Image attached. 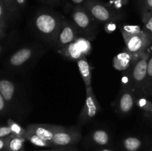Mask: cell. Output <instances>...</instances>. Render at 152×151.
Returning a JSON list of instances; mask_svg holds the SVG:
<instances>
[{
	"label": "cell",
	"instance_id": "obj_21",
	"mask_svg": "<svg viewBox=\"0 0 152 151\" xmlns=\"http://www.w3.org/2000/svg\"><path fill=\"white\" fill-rule=\"evenodd\" d=\"M75 41L83 55L88 56V55L90 54L91 52V41H89L88 38H85V37L80 36Z\"/></svg>",
	"mask_w": 152,
	"mask_h": 151
},
{
	"label": "cell",
	"instance_id": "obj_11",
	"mask_svg": "<svg viewBox=\"0 0 152 151\" xmlns=\"http://www.w3.org/2000/svg\"><path fill=\"white\" fill-rule=\"evenodd\" d=\"M79 36L80 33L78 30L77 29L72 21H70L63 17L57 42L54 49L57 51L58 50L65 47L67 44L76 41Z\"/></svg>",
	"mask_w": 152,
	"mask_h": 151
},
{
	"label": "cell",
	"instance_id": "obj_33",
	"mask_svg": "<svg viewBox=\"0 0 152 151\" xmlns=\"http://www.w3.org/2000/svg\"><path fill=\"white\" fill-rule=\"evenodd\" d=\"M16 4H18L19 7L21 8H24L25 7V4H26V0H16Z\"/></svg>",
	"mask_w": 152,
	"mask_h": 151
},
{
	"label": "cell",
	"instance_id": "obj_29",
	"mask_svg": "<svg viewBox=\"0 0 152 151\" xmlns=\"http://www.w3.org/2000/svg\"><path fill=\"white\" fill-rule=\"evenodd\" d=\"M11 136L0 138V151H8V142Z\"/></svg>",
	"mask_w": 152,
	"mask_h": 151
},
{
	"label": "cell",
	"instance_id": "obj_28",
	"mask_svg": "<svg viewBox=\"0 0 152 151\" xmlns=\"http://www.w3.org/2000/svg\"><path fill=\"white\" fill-rule=\"evenodd\" d=\"M144 23V30L152 38V16L145 20Z\"/></svg>",
	"mask_w": 152,
	"mask_h": 151
},
{
	"label": "cell",
	"instance_id": "obj_12",
	"mask_svg": "<svg viewBox=\"0 0 152 151\" xmlns=\"http://www.w3.org/2000/svg\"><path fill=\"white\" fill-rule=\"evenodd\" d=\"M62 127L63 126L39 123V124H29L25 129L26 131L34 133L45 140L51 142L55 133H57Z\"/></svg>",
	"mask_w": 152,
	"mask_h": 151
},
{
	"label": "cell",
	"instance_id": "obj_15",
	"mask_svg": "<svg viewBox=\"0 0 152 151\" xmlns=\"http://www.w3.org/2000/svg\"><path fill=\"white\" fill-rule=\"evenodd\" d=\"M79 71L80 73L82 78L86 85V88L91 87V69L90 65L87 60L86 56L83 55L80 59L77 61Z\"/></svg>",
	"mask_w": 152,
	"mask_h": 151
},
{
	"label": "cell",
	"instance_id": "obj_36",
	"mask_svg": "<svg viewBox=\"0 0 152 151\" xmlns=\"http://www.w3.org/2000/svg\"><path fill=\"white\" fill-rule=\"evenodd\" d=\"M7 46V44H5V43H1L0 42V54H1V53L4 52V50H5L6 47Z\"/></svg>",
	"mask_w": 152,
	"mask_h": 151
},
{
	"label": "cell",
	"instance_id": "obj_20",
	"mask_svg": "<svg viewBox=\"0 0 152 151\" xmlns=\"http://www.w3.org/2000/svg\"><path fill=\"white\" fill-rule=\"evenodd\" d=\"M142 95L151 96L152 95V52L150 53L148 60V68H147V76L144 85Z\"/></svg>",
	"mask_w": 152,
	"mask_h": 151
},
{
	"label": "cell",
	"instance_id": "obj_37",
	"mask_svg": "<svg viewBox=\"0 0 152 151\" xmlns=\"http://www.w3.org/2000/svg\"><path fill=\"white\" fill-rule=\"evenodd\" d=\"M96 151H113V150H111L110 149H108V148L101 147V148H99Z\"/></svg>",
	"mask_w": 152,
	"mask_h": 151
},
{
	"label": "cell",
	"instance_id": "obj_14",
	"mask_svg": "<svg viewBox=\"0 0 152 151\" xmlns=\"http://www.w3.org/2000/svg\"><path fill=\"white\" fill-rule=\"evenodd\" d=\"M137 56H134L126 50L121 52L114 59V66L118 70H126Z\"/></svg>",
	"mask_w": 152,
	"mask_h": 151
},
{
	"label": "cell",
	"instance_id": "obj_22",
	"mask_svg": "<svg viewBox=\"0 0 152 151\" xmlns=\"http://www.w3.org/2000/svg\"><path fill=\"white\" fill-rule=\"evenodd\" d=\"M7 125L10 127L13 135L22 136V137L25 138V133H26V129L23 128L20 124H18L17 122L13 121L11 118H9V119L7 120Z\"/></svg>",
	"mask_w": 152,
	"mask_h": 151
},
{
	"label": "cell",
	"instance_id": "obj_17",
	"mask_svg": "<svg viewBox=\"0 0 152 151\" xmlns=\"http://www.w3.org/2000/svg\"><path fill=\"white\" fill-rule=\"evenodd\" d=\"M122 145L126 151H139L142 148L143 142L137 136H128L123 139Z\"/></svg>",
	"mask_w": 152,
	"mask_h": 151
},
{
	"label": "cell",
	"instance_id": "obj_13",
	"mask_svg": "<svg viewBox=\"0 0 152 151\" xmlns=\"http://www.w3.org/2000/svg\"><path fill=\"white\" fill-rule=\"evenodd\" d=\"M89 139L93 144L99 147L107 146L111 142V136L105 129H96L89 135Z\"/></svg>",
	"mask_w": 152,
	"mask_h": 151
},
{
	"label": "cell",
	"instance_id": "obj_25",
	"mask_svg": "<svg viewBox=\"0 0 152 151\" xmlns=\"http://www.w3.org/2000/svg\"><path fill=\"white\" fill-rule=\"evenodd\" d=\"M120 31H121V33H123L133 34L140 33V31H142V30L140 29V26L125 25L120 27Z\"/></svg>",
	"mask_w": 152,
	"mask_h": 151
},
{
	"label": "cell",
	"instance_id": "obj_27",
	"mask_svg": "<svg viewBox=\"0 0 152 151\" xmlns=\"http://www.w3.org/2000/svg\"><path fill=\"white\" fill-rule=\"evenodd\" d=\"M7 5V10L10 11V13L15 15L16 13V0H1Z\"/></svg>",
	"mask_w": 152,
	"mask_h": 151
},
{
	"label": "cell",
	"instance_id": "obj_38",
	"mask_svg": "<svg viewBox=\"0 0 152 151\" xmlns=\"http://www.w3.org/2000/svg\"><path fill=\"white\" fill-rule=\"evenodd\" d=\"M61 148L62 147H58V148H56V149H53V150H39V151H60Z\"/></svg>",
	"mask_w": 152,
	"mask_h": 151
},
{
	"label": "cell",
	"instance_id": "obj_1",
	"mask_svg": "<svg viewBox=\"0 0 152 151\" xmlns=\"http://www.w3.org/2000/svg\"><path fill=\"white\" fill-rule=\"evenodd\" d=\"M0 93L5 100L10 115L25 118L31 110V103L24 86L10 76L0 74Z\"/></svg>",
	"mask_w": 152,
	"mask_h": 151
},
{
	"label": "cell",
	"instance_id": "obj_9",
	"mask_svg": "<svg viewBox=\"0 0 152 151\" xmlns=\"http://www.w3.org/2000/svg\"><path fill=\"white\" fill-rule=\"evenodd\" d=\"M86 89V99L77 120V125H85L93 119L101 110V106L96 99L92 87Z\"/></svg>",
	"mask_w": 152,
	"mask_h": 151
},
{
	"label": "cell",
	"instance_id": "obj_3",
	"mask_svg": "<svg viewBox=\"0 0 152 151\" xmlns=\"http://www.w3.org/2000/svg\"><path fill=\"white\" fill-rule=\"evenodd\" d=\"M49 47L43 43H29L13 52L7 59L5 67L9 71L26 73L47 53Z\"/></svg>",
	"mask_w": 152,
	"mask_h": 151
},
{
	"label": "cell",
	"instance_id": "obj_31",
	"mask_svg": "<svg viewBox=\"0 0 152 151\" xmlns=\"http://www.w3.org/2000/svg\"><path fill=\"white\" fill-rule=\"evenodd\" d=\"M104 26H105V30L108 33H111L113 32L116 28L115 22H109V23L108 24H105Z\"/></svg>",
	"mask_w": 152,
	"mask_h": 151
},
{
	"label": "cell",
	"instance_id": "obj_26",
	"mask_svg": "<svg viewBox=\"0 0 152 151\" xmlns=\"http://www.w3.org/2000/svg\"><path fill=\"white\" fill-rule=\"evenodd\" d=\"M8 115H10V110L2 95L0 93V118L7 116Z\"/></svg>",
	"mask_w": 152,
	"mask_h": 151
},
{
	"label": "cell",
	"instance_id": "obj_34",
	"mask_svg": "<svg viewBox=\"0 0 152 151\" xmlns=\"http://www.w3.org/2000/svg\"><path fill=\"white\" fill-rule=\"evenodd\" d=\"M6 35H7L6 34V30L0 26V41H1L6 36Z\"/></svg>",
	"mask_w": 152,
	"mask_h": 151
},
{
	"label": "cell",
	"instance_id": "obj_35",
	"mask_svg": "<svg viewBox=\"0 0 152 151\" xmlns=\"http://www.w3.org/2000/svg\"><path fill=\"white\" fill-rule=\"evenodd\" d=\"M60 151H77V149H75L74 147H62L61 148Z\"/></svg>",
	"mask_w": 152,
	"mask_h": 151
},
{
	"label": "cell",
	"instance_id": "obj_19",
	"mask_svg": "<svg viewBox=\"0 0 152 151\" xmlns=\"http://www.w3.org/2000/svg\"><path fill=\"white\" fill-rule=\"evenodd\" d=\"M25 141L24 137L12 135L8 142V151H25Z\"/></svg>",
	"mask_w": 152,
	"mask_h": 151
},
{
	"label": "cell",
	"instance_id": "obj_30",
	"mask_svg": "<svg viewBox=\"0 0 152 151\" xmlns=\"http://www.w3.org/2000/svg\"><path fill=\"white\" fill-rule=\"evenodd\" d=\"M13 135L11 130L7 125L0 127V138H4Z\"/></svg>",
	"mask_w": 152,
	"mask_h": 151
},
{
	"label": "cell",
	"instance_id": "obj_7",
	"mask_svg": "<svg viewBox=\"0 0 152 151\" xmlns=\"http://www.w3.org/2000/svg\"><path fill=\"white\" fill-rule=\"evenodd\" d=\"M122 35L126 44V50L134 56H138L146 51L152 42V38L144 30L133 34L122 33Z\"/></svg>",
	"mask_w": 152,
	"mask_h": 151
},
{
	"label": "cell",
	"instance_id": "obj_40",
	"mask_svg": "<svg viewBox=\"0 0 152 151\" xmlns=\"http://www.w3.org/2000/svg\"><path fill=\"white\" fill-rule=\"evenodd\" d=\"M73 1H74V3H80L82 2V1H83L84 0H72Z\"/></svg>",
	"mask_w": 152,
	"mask_h": 151
},
{
	"label": "cell",
	"instance_id": "obj_2",
	"mask_svg": "<svg viewBox=\"0 0 152 151\" xmlns=\"http://www.w3.org/2000/svg\"><path fill=\"white\" fill-rule=\"evenodd\" d=\"M63 16L49 9H41L34 15L31 28L34 35L49 48H55Z\"/></svg>",
	"mask_w": 152,
	"mask_h": 151
},
{
	"label": "cell",
	"instance_id": "obj_5",
	"mask_svg": "<svg viewBox=\"0 0 152 151\" xmlns=\"http://www.w3.org/2000/svg\"><path fill=\"white\" fill-rule=\"evenodd\" d=\"M71 19L80 36L94 41L99 31V24L92 17L84 7L77 6L73 9Z\"/></svg>",
	"mask_w": 152,
	"mask_h": 151
},
{
	"label": "cell",
	"instance_id": "obj_16",
	"mask_svg": "<svg viewBox=\"0 0 152 151\" xmlns=\"http://www.w3.org/2000/svg\"><path fill=\"white\" fill-rule=\"evenodd\" d=\"M56 52L65 59L72 61H77L83 56L75 41L67 44Z\"/></svg>",
	"mask_w": 152,
	"mask_h": 151
},
{
	"label": "cell",
	"instance_id": "obj_32",
	"mask_svg": "<svg viewBox=\"0 0 152 151\" xmlns=\"http://www.w3.org/2000/svg\"><path fill=\"white\" fill-rule=\"evenodd\" d=\"M42 1L50 5H58L61 2V0H42Z\"/></svg>",
	"mask_w": 152,
	"mask_h": 151
},
{
	"label": "cell",
	"instance_id": "obj_23",
	"mask_svg": "<svg viewBox=\"0 0 152 151\" xmlns=\"http://www.w3.org/2000/svg\"><path fill=\"white\" fill-rule=\"evenodd\" d=\"M152 16V0H143L142 4V22Z\"/></svg>",
	"mask_w": 152,
	"mask_h": 151
},
{
	"label": "cell",
	"instance_id": "obj_8",
	"mask_svg": "<svg viewBox=\"0 0 152 151\" xmlns=\"http://www.w3.org/2000/svg\"><path fill=\"white\" fill-rule=\"evenodd\" d=\"M82 139L81 127L78 125L64 127L56 133L51 140L54 147H69L76 144Z\"/></svg>",
	"mask_w": 152,
	"mask_h": 151
},
{
	"label": "cell",
	"instance_id": "obj_24",
	"mask_svg": "<svg viewBox=\"0 0 152 151\" xmlns=\"http://www.w3.org/2000/svg\"><path fill=\"white\" fill-rule=\"evenodd\" d=\"M8 19L7 13L4 11V6L3 5L2 2L0 1V26L5 30H7L9 26Z\"/></svg>",
	"mask_w": 152,
	"mask_h": 151
},
{
	"label": "cell",
	"instance_id": "obj_18",
	"mask_svg": "<svg viewBox=\"0 0 152 151\" xmlns=\"http://www.w3.org/2000/svg\"><path fill=\"white\" fill-rule=\"evenodd\" d=\"M25 139H26V141H28L31 144L37 147H54L50 142L45 140V139H42L41 137L37 136V135L30 133V132L26 131L25 135Z\"/></svg>",
	"mask_w": 152,
	"mask_h": 151
},
{
	"label": "cell",
	"instance_id": "obj_39",
	"mask_svg": "<svg viewBox=\"0 0 152 151\" xmlns=\"http://www.w3.org/2000/svg\"><path fill=\"white\" fill-rule=\"evenodd\" d=\"M147 115H148V117H151V118H152V108L151 109V110L149 111V112L146 113Z\"/></svg>",
	"mask_w": 152,
	"mask_h": 151
},
{
	"label": "cell",
	"instance_id": "obj_6",
	"mask_svg": "<svg viewBox=\"0 0 152 151\" xmlns=\"http://www.w3.org/2000/svg\"><path fill=\"white\" fill-rule=\"evenodd\" d=\"M83 7L98 23L103 24L104 25L109 22H116L123 17L121 14L111 10L105 4L96 0L85 1Z\"/></svg>",
	"mask_w": 152,
	"mask_h": 151
},
{
	"label": "cell",
	"instance_id": "obj_4",
	"mask_svg": "<svg viewBox=\"0 0 152 151\" xmlns=\"http://www.w3.org/2000/svg\"><path fill=\"white\" fill-rule=\"evenodd\" d=\"M150 53L145 51L134 60L123 73V88L130 89L135 94H142L147 76L148 60Z\"/></svg>",
	"mask_w": 152,
	"mask_h": 151
},
{
	"label": "cell",
	"instance_id": "obj_10",
	"mask_svg": "<svg viewBox=\"0 0 152 151\" xmlns=\"http://www.w3.org/2000/svg\"><path fill=\"white\" fill-rule=\"evenodd\" d=\"M134 96L135 93L130 89L121 87L117 98L112 104L115 112L122 115L129 114L136 103Z\"/></svg>",
	"mask_w": 152,
	"mask_h": 151
}]
</instances>
